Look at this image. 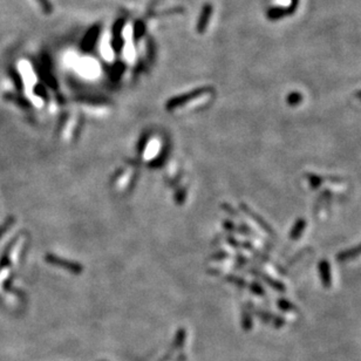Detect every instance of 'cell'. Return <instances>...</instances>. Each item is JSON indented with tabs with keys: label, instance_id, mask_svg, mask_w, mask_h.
Returning a JSON list of instances; mask_svg holds the SVG:
<instances>
[{
	"label": "cell",
	"instance_id": "8fae6325",
	"mask_svg": "<svg viewBox=\"0 0 361 361\" xmlns=\"http://www.w3.org/2000/svg\"><path fill=\"white\" fill-rule=\"evenodd\" d=\"M301 100H303V97H301L299 94H291L290 96L287 97V102H289L291 106L298 105V103L300 102Z\"/></svg>",
	"mask_w": 361,
	"mask_h": 361
},
{
	"label": "cell",
	"instance_id": "8992f818",
	"mask_svg": "<svg viewBox=\"0 0 361 361\" xmlns=\"http://www.w3.org/2000/svg\"><path fill=\"white\" fill-rule=\"evenodd\" d=\"M305 228H306V220H305L304 218H299V220L296 222L295 226L292 228V230H291L290 232V239L297 240L300 238V236L303 235Z\"/></svg>",
	"mask_w": 361,
	"mask_h": 361
},
{
	"label": "cell",
	"instance_id": "ba28073f",
	"mask_svg": "<svg viewBox=\"0 0 361 361\" xmlns=\"http://www.w3.org/2000/svg\"><path fill=\"white\" fill-rule=\"evenodd\" d=\"M306 178H307V182H309V184L312 187L313 189H317L319 186L323 184V178H321L320 176L314 175V173H307Z\"/></svg>",
	"mask_w": 361,
	"mask_h": 361
},
{
	"label": "cell",
	"instance_id": "9c48e42d",
	"mask_svg": "<svg viewBox=\"0 0 361 361\" xmlns=\"http://www.w3.org/2000/svg\"><path fill=\"white\" fill-rule=\"evenodd\" d=\"M38 2L40 4L41 8H43V11L46 15H51L53 12V6L49 0H38Z\"/></svg>",
	"mask_w": 361,
	"mask_h": 361
},
{
	"label": "cell",
	"instance_id": "3957f363",
	"mask_svg": "<svg viewBox=\"0 0 361 361\" xmlns=\"http://www.w3.org/2000/svg\"><path fill=\"white\" fill-rule=\"evenodd\" d=\"M212 15V6L209 4H205L202 8V12H201L200 18H198L197 26H196V31L198 33H204L205 32L206 27H208L210 18Z\"/></svg>",
	"mask_w": 361,
	"mask_h": 361
},
{
	"label": "cell",
	"instance_id": "7a4b0ae2",
	"mask_svg": "<svg viewBox=\"0 0 361 361\" xmlns=\"http://www.w3.org/2000/svg\"><path fill=\"white\" fill-rule=\"evenodd\" d=\"M100 31H101V26L100 25H94L93 27L88 30V32L86 33L85 38L82 41V48L85 51H91L94 47L95 43H96L97 36L100 34Z\"/></svg>",
	"mask_w": 361,
	"mask_h": 361
},
{
	"label": "cell",
	"instance_id": "5b68a950",
	"mask_svg": "<svg viewBox=\"0 0 361 361\" xmlns=\"http://www.w3.org/2000/svg\"><path fill=\"white\" fill-rule=\"evenodd\" d=\"M359 256H361V244L348 249V250L341 251L340 253L337 254V260L338 262H347V260H352Z\"/></svg>",
	"mask_w": 361,
	"mask_h": 361
},
{
	"label": "cell",
	"instance_id": "6da1fadb",
	"mask_svg": "<svg viewBox=\"0 0 361 361\" xmlns=\"http://www.w3.org/2000/svg\"><path fill=\"white\" fill-rule=\"evenodd\" d=\"M125 24V19H117L115 24L113 25V40H111V46H113V48L115 49L116 52L121 51L123 45H125V39H123L121 35Z\"/></svg>",
	"mask_w": 361,
	"mask_h": 361
},
{
	"label": "cell",
	"instance_id": "52a82bcc",
	"mask_svg": "<svg viewBox=\"0 0 361 361\" xmlns=\"http://www.w3.org/2000/svg\"><path fill=\"white\" fill-rule=\"evenodd\" d=\"M145 32V25L142 20H138L134 25V39L135 41H139L142 36L144 35Z\"/></svg>",
	"mask_w": 361,
	"mask_h": 361
},
{
	"label": "cell",
	"instance_id": "7c38bea8",
	"mask_svg": "<svg viewBox=\"0 0 361 361\" xmlns=\"http://www.w3.org/2000/svg\"><path fill=\"white\" fill-rule=\"evenodd\" d=\"M357 97L359 100H361V92H359V93H357Z\"/></svg>",
	"mask_w": 361,
	"mask_h": 361
},
{
	"label": "cell",
	"instance_id": "30bf717a",
	"mask_svg": "<svg viewBox=\"0 0 361 361\" xmlns=\"http://www.w3.org/2000/svg\"><path fill=\"white\" fill-rule=\"evenodd\" d=\"M278 305H279V307H281L282 310L287 311V312H290V311H295L296 310L295 305H293L292 303H289V301H287V300H284V299H283V300H279L278 301Z\"/></svg>",
	"mask_w": 361,
	"mask_h": 361
},
{
	"label": "cell",
	"instance_id": "277c9868",
	"mask_svg": "<svg viewBox=\"0 0 361 361\" xmlns=\"http://www.w3.org/2000/svg\"><path fill=\"white\" fill-rule=\"evenodd\" d=\"M319 272H320V278L323 282V285L325 287H331L332 285V276H331V267L326 260H321L319 263Z\"/></svg>",
	"mask_w": 361,
	"mask_h": 361
}]
</instances>
